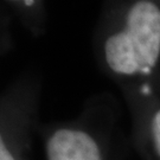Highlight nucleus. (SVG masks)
<instances>
[{
  "instance_id": "39448f33",
  "label": "nucleus",
  "mask_w": 160,
  "mask_h": 160,
  "mask_svg": "<svg viewBox=\"0 0 160 160\" xmlns=\"http://www.w3.org/2000/svg\"><path fill=\"white\" fill-rule=\"evenodd\" d=\"M24 4H25V5H28V6H31V5H33L34 4V1H25Z\"/></svg>"
},
{
  "instance_id": "f257e3e1",
  "label": "nucleus",
  "mask_w": 160,
  "mask_h": 160,
  "mask_svg": "<svg viewBox=\"0 0 160 160\" xmlns=\"http://www.w3.org/2000/svg\"><path fill=\"white\" fill-rule=\"evenodd\" d=\"M106 59L115 72H149L160 53V10L149 1H139L127 16L126 29L110 36Z\"/></svg>"
},
{
  "instance_id": "7ed1b4c3",
  "label": "nucleus",
  "mask_w": 160,
  "mask_h": 160,
  "mask_svg": "<svg viewBox=\"0 0 160 160\" xmlns=\"http://www.w3.org/2000/svg\"><path fill=\"white\" fill-rule=\"evenodd\" d=\"M152 129H153V138H154V143L157 151L160 155V110L157 112L154 119H153V125H152Z\"/></svg>"
},
{
  "instance_id": "20e7f679",
  "label": "nucleus",
  "mask_w": 160,
  "mask_h": 160,
  "mask_svg": "<svg viewBox=\"0 0 160 160\" xmlns=\"http://www.w3.org/2000/svg\"><path fill=\"white\" fill-rule=\"evenodd\" d=\"M0 160H14L2 141H1V146H0Z\"/></svg>"
},
{
  "instance_id": "f03ea898",
  "label": "nucleus",
  "mask_w": 160,
  "mask_h": 160,
  "mask_svg": "<svg viewBox=\"0 0 160 160\" xmlns=\"http://www.w3.org/2000/svg\"><path fill=\"white\" fill-rule=\"evenodd\" d=\"M49 160H101L100 149L90 135L81 131L59 129L48 143Z\"/></svg>"
}]
</instances>
